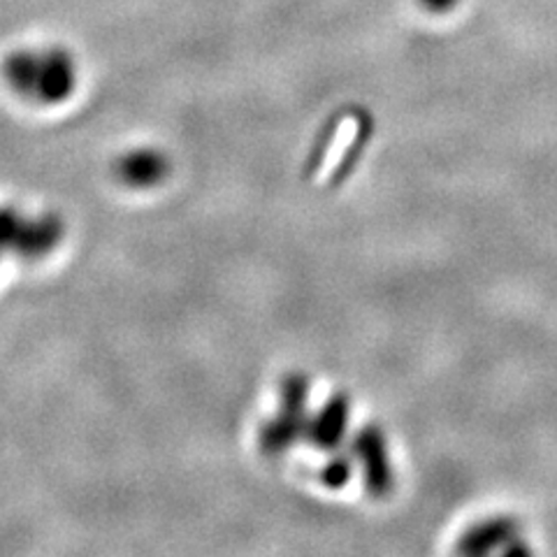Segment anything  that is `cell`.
I'll return each instance as SVG.
<instances>
[{
    "label": "cell",
    "mask_w": 557,
    "mask_h": 557,
    "mask_svg": "<svg viewBox=\"0 0 557 557\" xmlns=\"http://www.w3.org/2000/svg\"><path fill=\"white\" fill-rule=\"evenodd\" d=\"M3 73L16 96L40 104L67 100L77 86V63L61 47L14 51L3 65Z\"/></svg>",
    "instance_id": "obj_1"
},
{
    "label": "cell",
    "mask_w": 557,
    "mask_h": 557,
    "mask_svg": "<svg viewBox=\"0 0 557 557\" xmlns=\"http://www.w3.org/2000/svg\"><path fill=\"white\" fill-rule=\"evenodd\" d=\"M63 221L54 214L28 219L12 207H0V256L16 253L26 260L42 258L63 237Z\"/></svg>",
    "instance_id": "obj_2"
},
{
    "label": "cell",
    "mask_w": 557,
    "mask_h": 557,
    "mask_svg": "<svg viewBox=\"0 0 557 557\" xmlns=\"http://www.w3.org/2000/svg\"><path fill=\"white\" fill-rule=\"evenodd\" d=\"M121 177H124L128 184H153L159 182L165 174V163L159 153H135V156H126L124 161L119 165Z\"/></svg>",
    "instance_id": "obj_3"
},
{
    "label": "cell",
    "mask_w": 557,
    "mask_h": 557,
    "mask_svg": "<svg viewBox=\"0 0 557 557\" xmlns=\"http://www.w3.org/2000/svg\"><path fill=\"white\" fill-rule=\"evenodd\" d=\"M460 0H421V5L434 14H444L456 8Z\"/></svg>",
    "instance_id": "obj_4"
}]
</instances>
